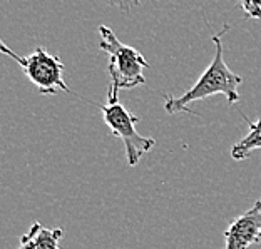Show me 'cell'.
<instances>
[{"label":"cell","mask_w":261,"mask_h":249,"mask_svg":"<svg viewBox=\"0 0 261 249\" xmlns=\"http://www.w3.org/2000/svg\"><path fill=\"white\" fill-rule=\"evenodd\" d=\"M64 236V231L61 228H54V229H47L44 226H40L39 233H37V249H61V239Z\"/></svg>","instance_id":"cell-7"},{"label":"cell","mask_w":261,"mask_h":249,"mask_svg":"<svg viewBox=\"0 0 261 249\" xmlns=\"http://www.w3.org/2000/svg\"><path fill=\"white\" fill-rule=\"evenodd\" d=\"M258 242H261V234H259V238H258Z\"/></svg>","instance_id":"cell-11"},{"label":"cell","mask_w":261,"mask_h":249,"mask_svg":"<svg viewBox=\"0 0 261 249\" xmlns=\"http://www.w3.org/2000/svg\"><path fill=\"white\" fill-rule=\"evenodd\" d=\"M229 31V25L224 23L223 29L218 34H213V44H215V56H213L211 64L199 77L198 82L179 97L174 96H164V109L168 114H177V112H189L193 116H198L196 112L189 109L194 100H203L206 97L218 96L223 94L226 97V102L229 105H234L240 102V92L238 89L243 84L241 75L234 74L228 67L223 57V35Z\"/></svg>","instance_id":"cell-1"},{"label":"cell","mask_w":261,"mask_h":249,"mask_svg":"<svg viewBox=\"0 0 261 249\" xmlns=\"http://www.w3.org/2000/svg\"><path fill=\"white\" fill-rule=\"evenodd\" d=\"M261 234V199L229 223L224 231V249H248Z\"/></svg>","instance_id":"cell-5"},{"label":"cell","mask_w":261,"mask_h":249,"mask_svg":"<svg viewBox=\"0 0 261 249\" xmlns=\"http://www.w3.org/2000/svg\"><path fill=\"white\" fill-rule=\"evenodd\" d=\"M2 54L12 57L20 65L23 74L32 84L39 89L40 94L44 96H54L57 91L72 94L70 87L64 80V64L57 56L47 52L44 47L34 49L31 56H19L17 52L9 49L5 44H0Z\"/></svg>","instance_id":"cell-3"},{"label":"cell","mask_w":261,"mask_h":249,"mask_svg":"<svg viewBox=\"0 0 261 249\" xmlns=\"http://www.w3.org/2000/svg\"><path fill=\"white\" fill-rule=\"evenodd\" d=\"M42 224L40 223H34L31 229L27 231L25 234L20 238V246L19 249H37V242H35V239H37V233Z\"/></svg>","instance_id":"cell-8"},{"label":"cell","mask_w":261,"mask_h":249,"mask_svg":"<svg viewBox=\"0 0 261 249\" xmlns=\"http://www.w3.org/2000/svg\"><path fill=\"white\" fill-rule=\"evenodd\" d=\"M99 34H100V44H99L100 50H104L109 57L108 74L111 84L108 92V102L114 104L119 102L117 99H119L121 91L146 84L142 70L151 67V65L142 57L139 50L122 44L108 25H100Z\"/></svg>","instance_id":"cell-2"},{"label":"cell","mask_w":261,"mask_h":249,"mask_svg":"<svg viewBox=\"0 0 261 249\" xmlns=\"http://www.w3.org/2000/svg\"><path fill=\"white\" fill-rule=\"evenodd\" d=\"M240 5L246 17L261 19V0H240Z\"/></svg>","instance_id":"cell-9"},{"label":"cell","mask_w":261,"mask_h":249,"mask_svg":"<svg viewBox=\"0 0 261 249\" xmlns=\"http://www.w3.org/2000/svg\"><path fill=\"white\" fill-rule=\"evenodd\" d=\"M106 2L114 5V7H119L122 12H129L134 7H138V5L141 4V0H106Z\"/></svg>","instance_id":"cell-10"},{"label":"cell","mask_w":261,"mask_h":249,"mask_svg":"<svg viewBox=\"0 0 261 249\" xmlns=\"http://www.w3.org/2000/svg\"><path fill=\"white\" fill-rule=\"evenodd\" d=\"M243 117H245L248 126H250V132L231 147V157L234 161H245L254 151L261 149V117L256 121H250L246 116Z\"/></svg>","instance_id":"cell-6"},{"label":"cell","mask_w":261,"mask_h":249,"mask_svg":"<svg viewBox=\"0 0 261 249\" xmlns=\"http://www.w3.org/2000/svg\"><path fill=\"white\" fill-rule=\"evenodd\" d=\"M99 107L100 112H102L104 124L111 129L112 135H116V137L122 141L124 149H126L127 164L130 168L138 165L141 157L156 146V141L152 137H144L136 130V124L141 119L138 116L130 114L121 102H108L106 105H99Z\"/></svg>","instance_id":"cell-4"}]
</instances>
